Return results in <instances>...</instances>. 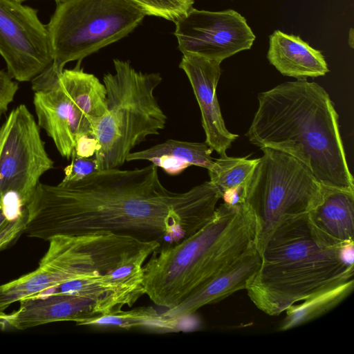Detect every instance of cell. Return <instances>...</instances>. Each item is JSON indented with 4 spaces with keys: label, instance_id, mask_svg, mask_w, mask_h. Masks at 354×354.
<instances>
[{
    "label": "cell",
    "instance_id": "28",
    "mask_svg": "<svg viewBox=\"0 0 354 354\" xmlns=\"http://www.w3.org/2000/svg\"><path fill=\"white\" fill-rule=\"evenodd\" d=\"M14 330L9 324L6 314L3 311L0 310V331H6Z\"/></svg>",
    "mask_w": 354,
    "mask_h": 354
},
{
    "label": "cell",
    "instance_id": "4",
    "mask_svg": "<svg viewBox=\"0 0 354 354\" xmlns=\"http://www.w3.org/2000/svg\"><path fill=\"white\" fill-rule=\"evenodd\" d=\"M254 250L251 210L245 202L223 203L197 232L151 255L143 266L145 294L156 305L171 309Z\"/></svg>",
    "mask_w": 354,
    "mask_h": 354
},
{
    "label": "cell",
    "instance_id": "29",
    "mask_svg": "<svg viewBox=\"0 0 354 354\" xmlns=\"http://www.w3.org/2000/svg\"><path fill=\"white\" fill-rule=\"evenodd\" d=\"M348 44L353 48V29H350V32L348 34Z\"/></svg>",
    "mask_w": 354,
    "mask_h": 354
},
{
    "label": "cell",
    "instance_id": "11",
    "mask_svg": "<svg viewBox=\"0 0 354 354\" xmlns=\"http://www.w3.org/2000/svg\"><path fill=\"white\" fill-rule=\"evenodd\" d=\"M221 62L194 53L183 54L179 67L185 73L198 102L205 142L220 156L236 139L237 134L225 127L218 104L216 88L221 75Z\"/></svg>",
    "mask_w": 354,
    "mask_h": 354
},
{
    "label": "cell",
    "instance_id": "8",
    "mask_svg": "<svg viewBox=\"0 0 354 354\" xmlns=\"http://www.w3.org/2000/svg\"><path fill=\"white\" fill-rule=\"evenodd\" d=\"M39 125L25 104L13 109L0 127V201L12 196L26 207L41 176L53 169Z\"/></svg>",
    "mask_w": 354,
    "mask_h": 354
},
{
    "label": "cell",
    "instance_id": "3",
    "mask_svg": "<svg viewBox=\"0 0 354 354\" xmlns=\"http://www.w3.org/2000/svg\"><path fill=\"white\" fill-rule=\"evenodd\" d=\"M259 254V268L245 290L254 306L270 316L354 279V245L327 248L317 243L308 213L280 223Z\"/></svg>",
    "mask_w": 354,
    "mask_h": 354
},
{
    "label": "cell",
    "instance_id": "18",
    "mask_svg": "<svg viewBox=\"0 0 354 354\" xmlns=\"http://www.w3.org/2000/svg\"><path fill=\"white\" fill-rule=\"evenodd\" d=\"M52 84L59 87L91 120L106 113L105 86L94 75L84 72L79 64L73 69H64Z\"/></svg>",
    "mask_w": 354,
    "mask_h": 354
},
{
    "label": "cell",
    "instance_id": "21",
    "mask_svg": "<svg viewBox=\"0 0 354 354\" xmlns=\"http://www.w3.org/2000/svg\"><path fill=\"white\" fill-rule=\"evenodd\" d=\"M353 288L354 279L290 306L285 311L286 316L279 326V330L294 328L324 315L346 299Z\"/></svg>",
    "mask_w": 354,
    "mask_h": 354
},
{
    "label": "cell",
    "instance_id": "22",
    "mask_svg": "<svg viewBox=\"0 0 354 354\" xmlns=\"http://www.w3.org/2000/svg\"><path fill=\"white\" fill-rule=\"evenodd\" d=\"M259 158L248 159L226 156L214 160L208 169L209 182L222 193L245 185L250 179Z\"/></svg>",
    "mask_w": 354,
    "mask_h": 354
},
{
    "label": "cell",
    "instance_id": "2",
    "mask_svg": "<svg viewBox=\"0 0 354 354\" xmlns=\"http://www.w3.org/2000/svg\"><path fill=\"white\" fill-rule=\"evenodd\" d=\"M246 136L260 149L301 161L324 187L354 192L338 122L327 91L315 82H286L258 94Z\"/></svg>",
    "mask_w": 354,
    "mask_h": 354
},
{
    "label": "cell",
    "instance_id": "16",
    "mask_svg": "<svg viewBox=\"0 0 354 354\" xmlns=\"http://www.w3.org/2000/svg\"><path fill=\"white\" fill-rule=\"evenodd\" d=\"M269 62L283 75L297 80L325 75L329 69L322 52L299 36L277 30L269 37Z\"/></svg>",
    "mask_w": 354,
    "mask_h": 354
},
{
    "label": "cell",
    "instance_id": "1",
    "mask_svg": "<svg viewBox=\"0 0 354 354\" xmlns=\"http://www.w3.org/2000/svg\"><path fill=\"white\" fill-rule=\"evenodd\" d=\"M221 191L209 181L185 192L160 182L158 167L97 170L77 182L39 183L26 205L29 237L94 232L155 240L160 248L189 237L214 216Z\"/></svg>",
    "mask_w": 354,
    "mask_h": 354
},
{
    "label": "cell",
    "instance_id": "17",
    "mask_svg": "<svg viewBox=\"0 0 354 354\" xmlns=\"http://www.w3.org/2000/svg\"><path fill=\"white\" fill-rule=\"evenodd\" d=\"M213 149L205 142L167 140L149 149L129 153L126 161L145 160L171 176L181 174L191 165L207 169L212 166Z\"/></svg>",
    "mask_w": 354,
    "mask_h": 354
},
{
    "label": "cell",
    "instance_id": "14",
    "mask_svg": "<svg viewBox=\"0 0 354 354\" xmlns=\"http://www.w3.org/2000/svg\"><path fill=\"white\" fill-rule=\"evenodd\" d=\"M308 224L322 246L354 245V192L325 187L322 201L308 213Z\"/></svg>",
    "mask_w": 354,
    "mask_h": 354
},
{
    "label": "cell",
    "instance_id": "10",
    "mask_svg": "<svg viewBox=\"0 0 354 354\" xmlns=\"http://www.w3.org/2000/svg\"><path fill=\"white\" fill-rule=\"evenodd\" d=\"M178 48L222 62L250 49L256 36L244 17L232 9L201 10L192 8L175 22Z\"/></svg>",
    "mask_w": 354,
    "mask_h": 354
},
{
    "label": "cell",
    "instance_id": "25",
    "mask_svg": "<svg viewBox=\"0 0 354 354\" xmlns=\"http://www.w3.org/2000/svg\"><path fill=\"white\" fill-rule=\"evenodd\" d=\"M97 169L95 158L73 156L71 163L64 169V176L61 184H67L82 180Z\"/></svg>",
    "mask_w": 354,
    "mask_h": 354
},
{
    "label": "cell",
    "instance_id": "24",
    "mask_svg": "<svg viewBox=\"0 0 354 354\" xmlns=\"http://www.w3.org/2000/svg\"><path fill=\"white\" fill-rule=\"evenodd\" d=\"M147 15H153L175 22L192 7L195 0H130Z\"/></svg>",
    "mask_w": 354,
    "mask_h": 354
},
{
    "label": "cell",
    "instance_id": "12",
    "mask_svg": "<svg viewBox=\"0 0 354 354\" xmlns=\"http://www.w3.org/2000/svg\"><path fill=\"white\" fill-rule=\"evenodd\" d=\"M37 124L53 140L60 155L67 160L75 154L79 138L93 135L91 120L57 85L34 93Z\"/></svg>",
    "mask_w": 354,
    "mask_h": 354
},
{
    "label": "cell",
    "instance_id": "30",
    "mask_svg": "<svg viewBox=\"0 0 354 354\" xmlns=\"http://www.w3.org/2000/svg\"><path fill=\"white\" fill-rule=\"evenodd\" d=\"M55 1L56 3H57V4H59V3H64V2H66V1H68V0H55Z\"/></svg>",
    "mask_w": 354,
    "mask_h": 354
},
{
    "label": "cell",
    "instance_id": "20",
    "mask_svg": "<svg viewBox=\"0 0 354 354\" xmlns=\"http://www.w3.org/2000/svg\"><path fill=\"white\" fill-rule=\"evenodd\" d=\"M68 281L66 274L41 259L38 268L34 271L0 285V310L3 311L15 302L40 295Z\"/></svg>",
    "mask_w": 354,
    "mask_h": 354
},
{
    "label": "cell",
    "instance_id": "23",
    "mask_svg": "<svg viewBox=\"0 0 354 354\" xmlns=\"http://www.w3.org/2000/svg\"><path fill=\"white\" fill-rule=\"evenodd\" d=\"M28 218L26 207L0 201V252L10 247L24 233Z\"/></svg>",
    "mask_w": 354,
    "mask_h": 354
},
{
    "label": "cell",
    "instance_id": "13",
    "mask_svg": "<svg viewBox=\"0 0 354 354\" xmlns=\"http://www.w3.org/2000/svg\"><path fill=\"white\" fill-rule=\"evenodd\" d=\"M19 303L17 310L6 314L9 324L17 330L57 322L71 321L77 324L87 318L105 313L96 300L76 295H37Z\"/></svg>",
    "mask_w": 354,
    "mask_h": 354
},
{
    "label": "cell",
    "instance_id": "5",
    "mask_svg": "<svg viewBox=\"0 0 354 354\" xmlns=\"http://www.w3.org/2000/svg\"><path fill=\"white\" fill-rule=\"evenodd\" d=\"M115 73L103 77L106 112L91 120L97 141L98 170L116 168L126 162L132 149L165 128L167 116L154 90L162 82L158 73H142L127 61L113 59Z\"/></svg>",
    "mask_w": 354,
    "mask_h": 354
},
{
    "label": "cell",
    "instance_id": "15",
    "mask_svg": "<svg viewBox=\"0 0 354 354\" xmlns=\"http://www.w3.org/2000/svg\"><path fill=\"white\" fill-rule=\"evenodd\" d=\"M259 263L260 254L254 250L192 292L176 306L162 313L180 322L203 306L215 304L236 291L245 289Z\"/></svg>",
    "mask_w": 354,
    "mask_h": 354
},
{
    "label": "cell",
    "instance_id": "9",
    "mask_svg": "<svg viewBox=\"0 0 354 354\" xmlns=\"http://www.w3.org/2000/svg\"><path fill=\"white\" fill-rule=\"evenodd\" d=\"M0 55L18 82L31 81L53 62L50 34L37 10L17 0H0Z\"/></svg>",
    "mask_w": 354,
    "mask_h": 354
},
{
    "label": "cell",
    "instance_id": "31",
    "mask_svg": "<svg viewBox=\"0 0 354 354\" xmlns=\"http://www.w3.org/2000/svg\"><path fill=\"white\" fill-rule=\"evenodd\" d=\"M17 1H21V2H23V1H26V0H17Z\"/></svg>",
    "mask_w": 354,
    "mask_h": 354
},
{
    "label": "cell",
    "instance_id": "26",
    "mask_svg": "<svg viewBox=\"0 0 354 354\" xmlns=\"http://www.w3.org/2000/svg\"><path fill=\"white\" fill-rule=\"evenodd\" d=\"M19 89L18 83L8 72L0 70V119L8 111Z\"/></svg>",
    "mask_w": 354,
    "mask_h": 354
},
{
    "label": "cell",
    "instance_id": "19",
    "mask_svg": "<svg viewBox=\"0 0 354 354\" xmlns=\"http://www.w3.org/2000/svg\"><path fill=\"white\" fill-rule=\"evenodd\" d=\"M179 322L165 316L152 306H143L127 311L120 310L97 315L84 319L77 325L125 330L145 328L158 332H173L178 330Z\"/></svg>",
    "mask_w": 354,
    "mask_h": 354
},
{
    "label": "cell",
    "instance_id": "7",
    "mask_svg": "<svg viewBox=\"0 0 354 354\" xmlns=\"http://www.w3.org/2000/svg\"><path fill=\"white\" fill-rule=\"evenodd\" d=\"M147 15L130 0H68L57 5L46 25L53 46L51 70L82 59L133 30Z\"/></svg>",
    "mask_w": 354,
    "mask_h": 354
},
{
    "label": "cell",
    "instance_id": "27",
    "mask_svg": "<svg viewBox=\"0 0 354 354\" xmlns=\"http://www.w3.org/2000/svg\"><path fill=\"white\" fill-rule=\"evenodd\" d=\"M97 150V141L93 136L84 135L77 140L75 154L80 157L91 158Z\"/></svg>",
    "mask_w": 354,
    "mask_h": 354
},
{
    "label": "cell",
    "instance_id": "6",
    "mask_svg": "<svg viewBox=\"0 0 354 354\" xmlns=\"http://www.w3.org/2000/svg\"><path fill=\"white\" fill-rule=\"evenodd\" d=\"M245 187V203L255 219L259 253L284 221L308 213L322 200L325 187L301 161L264 147Z\"/></svg>",
    "mask_w": 354,
    "mask_h": 354
}]
</instances>
